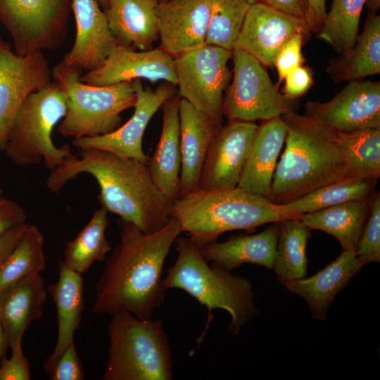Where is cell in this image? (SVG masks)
I'll return each instance as SVG.
<instances>
[{
  "instance_id": "cell-1",
  "label": "cell",
  "mask_w": 380,
  "mask_h": 380,
  "mask_svg": "<svg viewBox=\"0 0 380 380\" xmlns=\"http://www.w3.org/2000/svg\"><path fill=\"white\" fill-rule=\"evenodd\" d=\"M117 225L120 239L96 283L91 312L110 315L127 312L139 318H152L165 298L163 266L182 232L179 222L170 216L153 233H144L120 218Z\"/></svg>"
},
{
  "instance_id": "cell-2",
  "label": "cell",
  "mask_w": 380,
  "mask_h": 380,
  "mask_svg": "<svg viewBox=\"0 0 380 380\" xmlns=\"http://www.w3.org/2000/svg\"><path fill=\"white\" fill-rule=\"evenodd\" d=\"M46 179L50 191L58 194L80 174L93 176L99 186L97 200L108 213L131 222L144 233L161 229L170 217L172 200L157 186L145 163L96 148L79 149Z\"/></svg>"
},
{
  "instance_id": "cell-3",
  "label": "cell",
  "mask_w": 380,
  "mask_h": 380,
  "mask_svg": "<svg viewBox=\"0 0 380 380\" xmlns=\"http://www.w3.org/2000/svg\"><path fill=\"white\" fill-rule=\"evenodd\" d=\"M281 117L287 127L286 147L272 177L270 201L288 203L350 176L334 130L293 110Z\"/></svg>"
},
{
  "instance_id": "cell-4",
  "label": "cell",
  "mask_w": 380,
  "mask_h": 380,
  "mask_svg": "<svg viewBox=\"0 0 380 380\" xmlns=\"http://www.w3.org/2000/svg\"><path fill=\"white\" fill-rule=\"evenodd\" d=\"M170 216L198 247L216 241L229 231L251 232L264 224L291 218L282 205L238 187L198 189L179 196L172 201Z\"/></svg>"
},
{
  "instance_id": "cell-5",
  "label": "cell",
  "mask_w": 380,
  "mask_h": 380,
  "mask_svg": "<svg viewBox=\"0 0 380 380\" xmlns=\"http://www.w3.org/2000/svg\"><path fill=\"white\" fill-rule=\"evenodd\" d=\"M175 243L177 257L163 278L165 289L183 290L205 306L208 312L206 328L213 319L214 310L227 311L231 316L229 330L238 334L258 312L251 282L208 262L189 237L179 236Z\"/></svg>"
},
{
  "instance_id": "cell-6",
  "label": "cell",
  "mask_w": 380,
  "mask_h": 380,
  "mask_svg": "<svg viewBox=\"0 0 380 380\" xmlns=\"http://www.w3.org/2000/svg\"><path fill=\"white\" fill-rule=\"evenodd\" d=\"M111 316L103 379H173L172 354L163 322L139 318L127 312Z\"/></svg>"
},
{
  "instance_id": "cell-7",
  "label": "cell",
  "mask_w": 380,
  "mask_h": 380,
  "mask_svg": "<svg viewBox=\"0 0 380 380\" xmlns=\"http://www.w3.org/2000/svg\"><path fill=\"white\" fill-rule=\"evenodd\" d=\"M81 72L61 62L52 69V77L62 88L67 101L66 114L58 133L75 139L114 131L122 123L121 113L135 105L132 82L93 86L80 81Z\"/></svg>"
},
{
  "instance_id": "cell-8",
  "label": "cell",
  "mask_w": 380,
  "mask_h": 380,
  "mask_svg": "<svg viewBox=\"0 0 380 380\" xmlns=\"http://www.w3.org/2000/svg\"><path fill=\"white\" fill-rule=\"evenodd\" d=\"M66 111L65 95L55 80L30 94L12 122L4 150L6 156L20 166L42 160L50 171L60 166L72 152L68 145L56 146L51 133Z\"/></svg>"
},
{
  "instance_id": "cell-9",
  "label": "cell",
  "mask_w": 380,
  "mask_h": 380,
  "mask_svg": "<svg viewBox=\"0 0 380 380\" xmlns=\"http://www.w3.org/2000/svg\"><path fill=\"white\" fill-rule=\"evenodd\" d=\"M72 0H0V23L25 56L53 50L65 42Z\"/></svg>"
},
{
  "instance_id": "cell-10",
  "label": "cell",
  "mask_w": 380,
  "mask_h": 380,
  "mask_svg": "<svg viewBox=\"0 0 380 380\" xmlns=\"http://www.w3.org/2000/svg\"><path fill=\"white\" fill-rule=\"evenodd\" d=\"M232 51L204 44L174 57L178 95L220 125L224 93L232 73L227 66Z\"/></svg>"
},
{
  "instance_id": "cell-11",
  "label": "cell",
  "mask_w": 380,
  "mask_h": 380,
  "mask_svg": "<svg viewBox=\"0 0 380 380\" xmlns=\"http://www.w3.org/2000/svg\"><path fill=\"white\" fill-rule=\"evenodd\" d=\"M232 58V82L222 101V115L228 121H263L293 110V100L279 92L257 58L236 48Z\"/></svg>"
},
{
  "instance_id": "cell-12",
  "label": "cell",
  "mask_w": 380,
  "mask_h": 380,
  "mask_svg": "<svg viewBox=\"0 0 380 380\" xmlns=\"http://www.w3.org/2000/svg\"><path fill=\"white\" fill-rule=\"evenodd\" d=\"M52 70L42 51L17 55L0 37V153L4 151L13 119L32 93L52 80Z\"/></svg>"
},
{
  "instance_id": "cell-13",
  "label": "cell",
  "mask_w": 380,
  "mask_h": 380,
  "mask_svg": "<svg viewBox=\"0 0 380 380\" xmlns=\"http://www.w3.org/2000/svg\"><path fill=\"white\" fill-rule=\"evenodd\" d=\"M304 115L339 132L380 128V82L350 81L327 102L308 101Z\"/></svg>"
},
{
  "instance_id": "cell-14",
  "label": "cell",
  "mask_w": 380,
  "mask_h": 380,
  "mask_svg": "<svg viewBox=\"0 0 380 380\" xmlns=\"http://www.w3.org/2000/svg\"><path fill=\"white\" fill-rule=\"evenodd\" d=\"M137 94L132 117L114 131L96 137L75 138L72 145L78 149L96 148L120 157L133 158L147 164L149 157L142 148L146 127L163 103L175 95L174 86L164 82L152 89L144 87L140 80L132 81Z\"/></svg>"
},
{
  "instance_id": "cell-15",
  "label": "cell",
  "mask_w": 380,
  "mask_h": 380,
  "mask_svg": "<svg viewBox=\"0 0 380 380\" xmlns=\"http://www.w3.org/2000/svg\"><path fill=\"white\" fill-rule=\"evenodd\" d=\"M296 34L306 37L310 34L303 18L258 2L250 6L234 48L248 53L263 65L272 67L281 49Z\"/></svg>"
},
{
  "instance_id": "cell-16",
  "label": "cell",
  "mask_w": 380,
  "mask_h": 380,
  "mask_svg": "<svg viewBox=\"0 0 380 380\" xmlns=\"http://www.w3.org/2000/svg\"><path fill=\"white\" fill-rule=\"evenodd\" d=\"M258 125L233 120L221 126L210 144L201 170L198 189L236 188Z\"/></svg>"
},
{
  "instance_id": "cell-17",
  "label": "cell",
  "mask_w": 380,
  "mask_h": 380,
  "mask_svg": "<svg viewBox=\"0 0 380 380\" xmlns=\"http://www.w3.org/2000/svg\"><path fill=\"white\" fill-rule=\"evenodd\" d=\"M136 79L164 81L176 86L174 57L159 47L146 51L118 44L97 69L81 75V82L108 86Z\"/></svg>"
},
{
  "instance_id": "cell-18",
  "label": "cell",
  "mask_w": 380,
  "mask_h": 380,
  "mask_svg": "<svg viewBox=\"0 0 380 380\" xmlns=\"http://www.w3.org/2000/svg\"><path fill=\"white\" fill-rule=\"evenodd\" d=\"M210 16L206 0H159V48L175 57L205 44Z\"/></svg>"
},
{
  "instance_id": "cell-19",
  "label": "cell",
  "mask_w": 380,
  "mask_h": 380,
  "mask_svg": "<svg viewBox=\"0 0 380 380\" xmlns=\"http://www.w3.org/2000/svg\"><path fill=\"white\" fill-rule=\"evenodd\" d=\"M76 35L72 49L61 61L80 72L99 68L118 44L97 0H72Z\"/></svg>"
},
{
  "instance_id": "cell-20",
  "label": "cell",
  "mask_w": 380,
  "mask_h": 380,
  "mask_svg": "<svg viewBox=\"0 0 380 380\" xmlns=\"http://www.w3.org/2000/svg\"><path fill=\"white\" fill-rule=\"evenodd\" d=\"M286 134L281 117L263 120L258 125L236 187L270 200L272 177Z\"/></svg>"
},
{
  "instance_id": "cell-21",
  "label": "cell",
  "mask_w": 380,
  "mask_h": 380,
  "mask_svg": "<svg viewBox=\"0 0 380 380\" xmlns=\"http://www.w3.org/2000/svg\"><path fill=\"white\" fill-rule=\"evenodd\" d=\"M182 156L179 196L198 189L211 141L222 125L184 99L179 104Z\"/></svg>"
},
{
  "instance_id": "cell-22",
  "label": "cell",
  "mask_w": 380,
  "mask_h": 380,
  "mask_svg": "<svg viewBox=\"0 0 380 380\" xmlns=\"http://www.w3.org/2000/svg\"><path fill=\"white\" fill-rule=\"evenodd\" d=\"M47 293L41 274L24 279L0 291V322L11 349L22 345L27 327L42 318Z\"/></svg>"
},
{
  "instance_id": "cell-23",
  "label": "cell",
  "mask_w": 380,
  "mask_h": 380,
  "mask_svg": "<svg viewBox=\"0 0 380 380\" xmlns=\"http://www.w3.org/2000/svg\"><path fill=\"white\" fill-rule=\"evenodd\" d=\"M362 266L355 252L343 250L334 261L315 274L291 281L285 286L305 300L315 319L323 321L336 296Z\"/></svg>"
},
{
  "instance_id": "cell-24",
  "label": "cell",
  "mask_w": 380,
  "mask_h": 380,
  "mask_svg": "<svg viewBox=\"0 0 380 380\" xmlns=\"http://www.w3.org/2000/svg\"><path fill=\"white\" fill-rule=\"evenodd\" d=\"M180 97L175 94L162 105L163 125L159 141L147 167L154 182L170 199L179 196L181 172Z\"/></svg>"
},
{
  "instance_id": "cell-25",
  "label": "cell",
  "mask_w": 380,
  "mask_h": 380,
  "mask_svg": "<svg viewBox=\"0 0 380 380\" xmlns=\"http://www.w3.org/2000/svg\"><path fill=\"white\" fill-rule=\"evenodd\" d=\"M278 232V223L274 222L260 233L234 235L224 242L216 241L199 248L208 262L229 271L246 263L272 270Z\"/></svg>"
},
{
  "instance_id": "cell-26",
  "label": "cell",
  "mask_w": 380,
  "mask_h": 380,
  "mask_svg": "<svg viewBox=\"0 0 380 380\" xmlns=\"http://www.w3.org/2000/svg\"><path fill=\"white\" fill-rule=\"evenodd\" d=\"M159 0H108L104 11L118 44L146 51L158 39L156 7Z\"/></svg>"
},
{
  "instance_id": "cell-27",
  "label": "cell",
  "mask_w": 380,
  "mask_h": 380,
  "mask_svg": "<svg viewBox=\"0 0 380 380\" xmlns=\"http://www.w3.org/2000/svg\"><path fill=\"white\" fill-rule=\"evenodd\" d=\"M58 279L47 287L57 311L58 336L53 353L43 368L48 372L65 348L74 342V334L80 326L84 310V288L82 274L59 261Z\"/></svg>"
},
{
  "instance_id": "cell-28",
  "label": "cell",
  "mask_w": 380,
  "mask_h": 380,
  "mask_svg": "<svg viewBox=\"0 0 380 380\" xmlns=\"http://www.w3.org/2000/svg\"><path fill=\"white\" fill-rule=\"evenodd\" d=\"M327 72L334 82L357 80L380 72V16L369 12L353 47L332 60Z\"/></svg>"
},
{
  "instance_id": "cell-29",
  "label": "cell",
  "mask_w": 380,
  "mask_h": 380,
  "mask_svg": "<svg viewBox=\"0 0 380 380\" xmlns=\"http://www.w3.org/2000/svg\"><path fill=\"white\" fill-rule=\"evenodd\" d=\"M369 213L370 199L350 201L297 217L311 229L334 236L343 250L355 252Z\"/></svg>"
},
{
  "instance_id": "cell-30",
  "label": "cell",
  "mask_w": 380,
  "mask_h": 380,
  "mask_svg": "<svg viewBox=\"0 0 380 380\" xmlns=\"http://www.w3.org/2000/svg\"><path fill=\"white\" fill-rule=\"evenodd\" d=\"M277 223L279 232L272 270L285 286L306 276V247L312 229L298 217L284 219Z\"/></svg>"
},
{
  "instance_id": "cell-31",
  "label": "cell",
  "mask_w": 380,
  "mask_h": 380,
  "mask_svg": "<svg viewBox=\"0 0 380 380\" xmlns=\"http://www.w3.org/2000/svg\"><path fill=\"white\" fill-rule=\"evenodd\" d=\"M377 179L348 176L282 204L291 217L350 201L369 200L376 191Z\"/></svg>"
},
{
  "instance_id": "cell-32",
  "label": "cell",
  "mask_w": 380,
  "mask_h": 380,
  "mask_svg": "<svg viewBox=\"0 0 380 380\" xmlns=\"http://www.w3.org/2000/svg\"><path fill=\"white\" fill-rule=\"evenodd\" d=\"M108 213L101 206L77 235L67 243L61 261L68 267L82 274L87 272L94 262L106 259L112 250L106 237L109 224Z\"/></svg>"
},
{
  "instance_id": "cell-33",
  "label": "cell",
  "mask_w": 380,
  "mask_h": 380,
  "mask_svg": "<svg viewBox=\"0 0 380 380\" xmlns=\"http://www.w3.org/2000/svg\"><path fill=\"white\" fill-rule=\"evenodd\" d=\"M44 244L41 231L29 224L21 240L0 267V291L17 281L40 274L46 265Z\"/></svg>"
},
{
  "instance_id": "cell-34",
  "label": "cell",
  "mask_w": 380,
  "mask_h": 380,
  "mask_svg": "<svg viewBox=\"0 0 380 380\" xmlns=\"http://www.w3.org/2000/svg\"><path fill=\"white\" fill-rule=\"evenodd\" d=\"M366 0H332L317 37L340 55L355 43L360 18Z\"/></svg>"
},
{
  "instance_id": "cell-35",
  "label": "cell",
  "mask_w": 380,
  "mask_h": 380,
  "mask_svg": "<svg viewBox=\"0 0 380 380\" xmlns=\"http://www.w3.org/2000/svg\"><path fill=\"white\" fill-rule=\"evenodd\" d=\"M349 162L350 176L380 178V128L350 132L335 131Z\"/></svg>"
},
{
  "instance_id": "cell-36",
  "label": "cell",
  "mask_w": 380,
  "mask_h": 380,
  "mask_svg": "<svg viewBox=\"0 0 380 380\" xmlns=\"http://www.w3.org/2000/svg\"><path fill=\"white\" fill-rule=\"evenodd\" d=\"M210 9L205 44L232 51L246 13L247 0H206Z\"/></svg>"
},
{
  "instance_id": "cell-37",
  "label": "cell",
  "mask_w": 380,
  "mask_h": 380,
  "mask_svg": "<svg viewBox=\"0 0 380 380\" xmlns=\"http://www.w3.org/2000/svg\"><path fill=\"white\" fill-rule=\"evenodd\" d=\"M358 260L364 265L380 262V193L370 198V213L355 249Z\"/></svg>"
},
{
  "instance_id": "cell-38",
  "label": "cell",
  "mask_w": 380,
  "mask_h": 380,
  "mask_svg": "<svg viewBox=\"0 0 380 380\" xmlns=\"http://www.w3.org/2000/svg\"><path fill=\"white\" fill-rule=\"evenodd\" d=\"M306 36L303 34H296L290 38L278 53L274 63L277 70L279 83L284 80L286 75L302 65L303 57L301 47Z\"/></svg>"
},
{
  "instance_id": "cell-39",
  "label": "cell",
  "mask_w": 380,
  "mask_h": 380,
  "mask_svg": "<svg viewBox=\"0 0 380 380\" xmlns=\"http://www.w3.org/2000/svg\"><path fill=\"white\" fill-rule=\"evenodd\" d=\"M51 380H82L83 370L74 342L71 343L48 372Z\"/></svg>"
},
{
  "instance_id": "cell-40",
  "label": "cell",
  "mask_w": 380,
  "mask_h": 380,
  "mask_svg": "<svg viewBox=\"0 0 380 380\" xmlns=\"http://www.w3.org/2000/svg\"><path fill=\"white\" fill-rule=\"evenodd\" d=\"M10 358L5 356L1 360L0 380H30V365L24 356L22 345L11 349Z\"/></svg>"
},
{
  "instance_id": "cell-41",
  "label": "cell",
  "mask_w": 380,
  "mask_h": 380,
  "mask_svg": "<svg viewBox=\"0 0 380 380\" xmlns=\"http://www.w3.org/2000/svg\"><path fill=\"white\" fill-rule=\"evenodd\" d=\"M284 80V95L289 100L303 95L311 87L313 82L310 70L303 65L289 72Z\"/></svg>"
},
{
  "instance_id": "cell-42",
  "label": "cell",
  "mask_w": 380,
  "mask_h": 380,
  "mask_svg": "<svg viewBox=\"0 0 380 380\" xmlns=\"http://www.w3.org/2000/svg\"><path fill=\"white\" fill-rule=\"evenodd\" d=\"M26 222L25 210L15 201L0 194V237L8 230Z\"/></svg>"
},
{
  "instance_id": "cell-43",
  "label": "cell",
  "mask_w": 380,
  "mask_h": 380,
  "mask_svg": "<svg viewBox=\"0 0 380 380\" xmlns=\"http://www.w3.org/2000/svg\"><path fill=\"white\" fill-rule=\"evenodd\" d=\"M29 224L18 225L0 237V267L21 240Z\"/></svg>"
},
{
  "instance_id": "cell-44",
  "label": "cell",
  "mask_w": 380,
  "mask_h": 380,
  "mask_svg": "<svg viewBox=\"0 0 380 380\" xmlns=\"http://www.w3.org/2000/svg\"><path fill=\"white\" fill-rule=\"evenodd\" d=\"M260 2L277 11L304 20L308 8V0H262Z\"/></svg>"
},
{
  "instance_id": "cell-45",
  "label": "cell",
  "mask_w": 380,
  "mask_h": 380,
  "mask_svg": "<svg viewBox=\"0 0 380 380\" xmlns=\"http://www.w3.org/2000/svg\"><path fill=\"white\" fill-rule=\"evenodd\" d=\"M326 0H308L305 20L310 33L317 34L326 15Z\"/></svg>"
},
{
  "instance_id": "cell-46",
  "label": "cell",
  "mask_w": 380,
  "mask_h": 380,
  "mask_svg": "<svg viewBox=\"0 0 380 380\" xmlns=\"http://www.w3.org/2000/svg\"><path fill=\"white\" fill-rule=\"evenodd\" d=\"M8 346L7 338L2 325L0 322V360L5 355L6 349Z\"/></svg>"
},
{
  "instance_id": "cell-47",
  "label": "cell",
  "mask_w": 380,
  "mask_h": 380,
  "mask_svg": "<svg viewBox=\"0 0 380 380\" xmlns=\"http://www.w3.org/2000/svg\"><path fill=\"white\" fill-rule=\"evenodd\" d=\"M364 7H366L369 12L376 13L380 8V0H366Z\"/></svg>"
},
{
  "instance_id": "cell-48",
  "label": "cell",
  "mask_w": 380,
  "mask_h": 380,
  "mask_svg": "<svg viewBox=\"0 0 380 380\" xmlns=\"http://www.w3.org/2000/svg\"><path fill=\"white\" fill-rule=\"evenodd\" d=\"M101 8L105 11L108 7V0H97Z\"/></svg>"
},
{
  "instance_id": "cell-49",
  "label": "cell",
  "mask_w": 380,
  "mask_h": 380,
  "mask_svg": "<svg viewBox=\"0 0 380 380\" xmlns=\"http://www.w3.org/2000/svg\"><path fill=\"white\" fill-rule=\"evenodd\" d=\"M262 0H247V1L251 5L258 2H260Z\"/></svg>"
},
{
  "instance_id": "cell-50",
  "label": "cell",
  "mask_w": 380,
  "mask_h": 380,
  "mask_svg": "<svg viewBox=\"0 0 380 380\" xmlns=\"http://www.w3.org/2000/svg\"><path fill=\"white\" fill-rule=\"evenodd\" d=\"M3 194V190L2 189L0 188V194Z\"/></svg>"
}]
</instances>
